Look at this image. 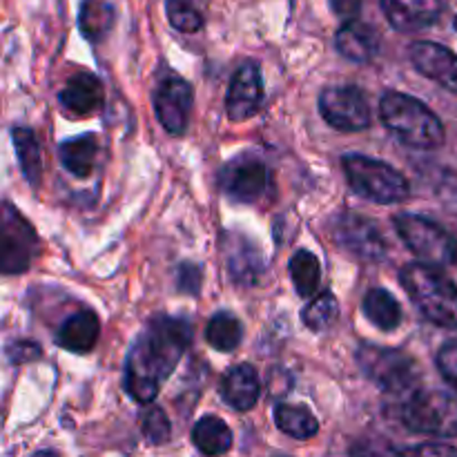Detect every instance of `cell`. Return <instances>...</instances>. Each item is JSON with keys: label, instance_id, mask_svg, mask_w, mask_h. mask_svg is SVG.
<instances>
[{"label": "cell", "instance_id": "obj_2", "mask_svg": "<svg viewBox=\"0 0 457 457\" xmlns=\"http://www.w3.org/2000/svg\"><path fill=\"white\" fill-rule=\"evenodd\" d=\"M379 116L382 123L409 147L437 150L445 145V125L420 98L404 92H386L379 101Z\"/></svg>", "mask_w": 457, "mask_h": 457}, {"label": "cell", "instance_id": "obj_17", "mask_svg": "<svg viewBox=\"0 0 457 457\" xmlns=\"http://www.w3.org/2000/svg\"><path fill=\"white\" fill-rule=\"evenodd\" d=\"M337 43L339 54L348 61L357 62V65H366L373 61L379 52V36L369 22L361 21H348L344 22L342 29L337 31Z\"/></svg>", "mask_w": 457, "mask_h": 457}, {"label": "cell", "instance_id": "obj_24", "mask_svg": "<svg viewBox=\"0 0 457 457\" xmlns=\"http://www.w3.org/2000/svg\"><path fill=\"white\" fill-rule=\"evenodd\" d=\"M361 308H364V315L369 317L370 324L378 326L379 330H386V333L395 330L402 321L400 303H397V299L384 288L369 290Z\"/></svg>", "mask_w": 457, "mask_h": 457}, {"label": "cell", "instance_id": "obj_9", "mask_svg": "<svg viewBox=\"0 0 457 457\" xmlns=\"http://www.w3.org/2000/svg\"><path fill=\"white\" fill-rule=\"evenodd\" d=\"M320 112L339 132H361L370 125V105L353 85H330L320 94Z\"/></svg>", "mask_w": 457, "mask_h": 457}, {"label": "cell", "instance_id": "obj_13", "mask_svg": "<svg viewBox=\"0 0 457 457\" xmlns=\"http://www.w3.org/2000/svg\"><path fill=\"white\" fill-rule=\"evenodd\" d=\"M263 101V79L257 62H244L235 71L228 87L226 112L232 120H248L259 112Z\"/></svg>", "mask_w": 457, "mask_h": 457}, {"label": "cell", "instance_id": "obj_11", "mask_svg": "<svg viewBox=\"0 0 457 457\" xmlns=\"http://www.w3.org/2000/svg\"><path fill=\"white\" fill-rule=\"evenodd\" d=\"M270 172L259 156L241 154L226 165L219 174V187L239 204H254L268 190Z\"/></svg>", "mask_w": 457, "mask_h": 457}, {"label": "cell", "instance_id": "obj_26", "mask_svg": "<svg viewBox=\"0 0 457 457\" xmlns=\"http://www.w3.org/2000/svg\"><path fill=\"white\" fill-rule=\"evenodd\" d=\"M290 277H293L295 290L302 297H312L320 288L321 279V266L320 259L311 253V250H297L290 259Z\"/></svg>", "mask_w": 457, "mask_h": 457}, {"label": "cell", "instance_id": "obj_32", "mask_svg": "<svg viewBox=\"0 0 457 457\" xmlns=\"http://www.w3.org/2000/svg\"><path fill=\"white\" fill-rule=\"evenodd\" d=\"M437 369H440V375L446 379V384L457 391V342H449L440 348Z\"/></svg>", "mask_w": 457, "mask_h": 457}, {"label": "cell", "instance_id": "obj_4", "mask_svg": "<svg viewBox=\"0 0 457 457\" xmlns=\"http://www.w3.org/2000/svg\"><path fill=\"white\" fill-rule=\"evenodd\" d=\"M342 165L348 186L364 199L384 205L402 204L409 199L411 183L393 165L364 154H346L342 159Z\"/></svg>", "mask_w": 457, "mask_h": 457}, {"label": "cell", "instance_id": "obj_12", "mask_svg": "<svg viewBox=\"0 0 457 457\" xmlns=\"http://www.w3.org/2000/svg\"><path fill=\"white\" fill-rule=\"evenodd\" d=\"M192 87L181 76L168 74L156 83L154 112L165 129L174 137H181L187 129L192 114Z\"/></svg>", "mask_w": 457, "mask_h": 457}, {"label": "cell", "instance_id": "obj_22", "mask_svg": "<svg viewBox=\"0 0 457 457\" xmlns=\"http://www.w3.org/2000/svg\"><path fill=\"white\" fill-rule=\"evenodd\" d=\"M192 442L204 455H223L232 449V431L221 418L205 415L192 428Z\"/></svg>", "mask_w": 457, "mask_h": 457}, {"label": "cell", "instance_id": "obj_31", "mask_svg": "<svg viewBox=\"0 0 457 457\" xmlns=\"http://www.w3.org/2000/svg\"><path fill=\"white\" fill-rule=\"evenodd\" d=\"M141 433L152 446L165 445L172 436V428H170L168 415L159 406H147L141 415Z\"/></svg>", "mask_w": 457, "mask_h": 457}, {"label": "cell", "instance_id": "obj_33", "mask_svg": "<svg viewBox=\"0 0 457 457\" xmlns=\"http://www.w3.org/2000/svg\"><path fill=\"white\" fill-rule=\"evenodd\" d=\"M7 355H9V360L13 361V364H22V361L36 360V357L40 355V348H38V344L16 342V344H12V346H9Z\"/></svg>", "mask_w": 457, "mask_h": 457}, {"label": "cell", "instance_id": "obj_36", "mask_svg": "<svg viewBox=\"0 0 457 457\" xmlns=\"http://www.w3.org/2000/svg\"><path fill=\"white\" fill-rule=\"evenodd\" d=\"M404 455H457V449L451 445H420V446H411V449L402 451Z\"/></svg>", "mask_w": 457, "mask_h": 457}, {"label": "cell", "instance_id": "obj_18", "mask_svg": "<svg viewBox=\"0 0 457 457\" xmlns=\"http://www.w3.org/2000/svg\"><path fill=\"white\" fill-rule=\"evenodd\" d=\"M259 393H262V382L257 370L250 364H239L223 375L221 397L235 411L253 409L259 400Z\"/></svg>", "mask_w": 457, "mask_h": 457}, {"label": "cell", "instance_id": "obj_34", "mask_svg": "<svg viewBox=\"0 0 457 457\" xmlns=\"http://www.w3.org/2000/svg\"><path fill=\"white\" fill-rule=\"evenodd\" d=\"M361 3L364 0H330V9L335 12V16L342 18L344 22L355 21L361 12Z\"/></svg>", "mask_w": 457, "mask_h": 457}, {"label": "cell", "instance_id": "obj_30", "mask_svg": "<svg viewBox=\"0 0 457 457\" xmlns=\"http://www.w3.org/2000/svg\"><path fill=\"white\" fill-rule=\"evenodd\" d=\"M165 9H168V21L172 22L174 29L192 34L204 27V16L195 0H165Z\"/></svg>", "mask_w": 457, "mask_h": 457}, {"label": "cell", "instance_id": "obj_15", "mask_svg": "<svg viewBox=\"0 0 457 457\" xmlns=\"http://www.w3.org/2000/svg\"><path fill=\"white\" fill-rule=\"evenodd\" d=\"M397 31H422L442 16V0H379Z\"/></svg>", "mask_w": 457, "mask_h": 457}, {"label": "cell", "instance_id": "obj_20", "mask_svg": "<svg viewBox=\"0 0 457 457\" xmlns=\"http://www.w3.org/2000/svg\"><path fill=\"white\" fill-rule=\"evenodd\" d=\"M58 159L65 165L67 172L74 177H89L94 172V165L98 159V141L94 134H80V137L70 138L58 147Z\"/></svg>", "mask_w": 457, "mask_h": 457}, {"label": "cell", "instance_id": "obj_14", "mask_svg": "<svg viewBox=\"0 0 457 457\" xmlns=\"http://www.w3.org/2000/svg\"><path fill=\"white\" fill-rule=\"evenodd\" d=\"M409 56L420 74L457 94V56L451 49L433 40H418L411 45Z\"/></svg>", "mask_w": 457, "mask_h": 457}, {"label": "cell", "instance_id": "obj_37", "mask_svg": "<svg viewBox=\"0 0 457 457\" xmlns=\"http://www.w3.org/2000/svg\"><path fill=\"white\" fill-rule=\"evenodd\" d=\"M455 29H457V16H455Z\"/></svg>", "mask_w": 457, "mask_h": 457}, {"label": "cell", "instance_id": "obj_27", "mask_svg": "<svg viewBox=\"0 0 457 457\" xmlns=\"http://www.w3.org/2000/svg\"><path fill=\"white\" fill-rule=\"evenodd\" d=\"M244 337V328H241V321L237 320L232 312H217L212 320L208 321V328H205V339L212 348L221 353L235 351L241 344Z\"/></svg>", "mask_w": 457, "mask_h": 457}, {"label": "cell", "instance_id": "obj_25", "mask_svg": "<svg viewBox=\"0 0 457 457\" xmlns=\"http://www.w3.org/2000/svg\"><path fill=\"white\" fill-rule=\"evenodd\" d=\"M275 424L281 433L295 437V440H311L320 431V422L315 415L299 404H277Z\"/></svg>", "mask_w": 457, "mask_h": 457}, {"label": "cell", "instance_id": "obj_10", "mask_svg": "<svg viewBox=\"0 0 457 457\" xmlns=\"http://www.w3.org/2000/svg\"><path fill=\"white\" fill-rule=\"evenodd\" d=\"M38 248V235L12 204L3 205V262L4 275H18L31 266Z\"/></svg>", "mask_w": 457, "mask_h": 457}, {"label": "cell", "instance_id": "obj_35", "mask_svg": "<svg viewBox=\"0 0 457 457\" xmlns=\"http://www.w3.org/2000/svg\"><path fill=\"white\" fill-rule=\"evenodd\" d=\"M179 277H181V281H179V288L186 290V293H190V295L199 293V284H201L199 268L186 263V266H181V270H179Z\"/></svg>", "mask_w": 457, "mask_h": 457}, {"label": "cell", "instance_id": "obj_8", "mask_svg": "<svg viewBox=\"0 0 457 457\" xmlns=\"http://www.w3.org/2000/svg\"><path fill=\"white\" fill-rule=\"evenodd\" d=\"M330 235L339 248L366 263H379L386 259L388 245L378 223L357 212H339L330 219Z\"/></svg>", "mask_w": 457, "mask_h": 457}, {"label": "cell", "instance_id": "obj_6", "mask_svg": "<svg viewBox=\"0 0 457 457\" xmlns=\"http://www.w3.org/2000/svg\"><path fill=\"white\" fill-rule=\"evenodd\" d=\"M397 235L422 263L446 268L457 263V241L445 228L420 214H397L393 219Z\"/></svg>", "mask_w": 457, "mask_h": 457}, {"label": "cell", "instance_id": "obj_16", "mask_svg": "<svg viewBox=\"0 0 457 457\" xmlns=\"http://www.w3.org/2000/svg\"><path fill=\"white\" fill-rule=\"evenodd\" d=\"M103 98H105V92H103L101 80L87 71L71 76L65 87L58 92L61 105L74 116H89L103 105Z\"/></svg>", "mask_w": 457, "mask_h": 457}, {"label": "cell", "instance_id": "obj_3", "mask_svg": "<svg viewBox=\"0 0 457 457\" xmlns=\"http://www.w3.org/2000/svg\"><path fill=\"white\" fill-rule=\"evenodd\" d=\"M402 288L418 311L442 328H457V286L437 266L409 263L400 272Z\"/></svg>", "mask_w": 457, "mask_h": 457}, {"label": "cell", "instance_id": "obj_23", "mask_svg": "<svg viewBox=\"0 0 457 457\" xmlns=\"http://www.w3.org/2000/svg\"><path fill=\"white\" fill-rule=\"evenodd\" d=\"M13 145L18 152V163H21L22 177L31 187L40 186L43 179V156H40V145L36 134L29 128H13L12 129Z\"/></svg>", "mask_w": 457, "mask_h": 457}, {"label": "cell", "instance_id": "obj_29", "mask_svg": "<svg viewBox=\"0 0 457 457\" xmlns=\"http://www.w3.org/2000/svg\"><path fill=\"white\" fill-rule=\"evenodd\" d=\"M112 21H114V9L107 3H103V0H85L83 7H80L79 22L85 38H103L112 27Z\"/></svg>", "mask_w": 457, "mask_h": 457}, {"label": "cell", "instance_id": "obj_5", "mask_svg": "<svg viewBox=\"0 0 457 457\" xmlns=\"http://www.w3.org/2000/svg\"><path fill=\"white\" fill-rule=\"evenodd\" d=\"M402 422L420 436L455 437L457 436V400L442 391L411 393L402 404Z\"/></svg>", "mask_w": 457, "mask_h": 457}, {"label": "cell", "instance_id": "obj_1", "mask_svg": "<svg viewBox=\"0 0 457 457\" xmlns=\"http://www.w3.org/2000/svg\"><path fill=\"white\" fill-rule=\"evenodd\" d=\"M192 326L183 317L159 315L147 321L125 361V391L138 404H150L190 346Z\"/></svg>", "mask_w": 457, "mask_h": 457}, {"label": "cell", "instance_id": "obj_28", "mask_svg": "<svg viewBox=\"0 0 457 457\" xmlns=\"http://www.w3.org/2000/svg\"><path fill=\"white\" fill-rule=\"evenodd\" d=\"M339 317V302L330 290H324L317 295L311 303L302 311V321L312 330V333H321V330L330 328Z\"/></svg>", "mask_w": 457, "mask_h": 457}, {"label": "cell", "instance_id": "obj_7", "mask_svg": "<svg viewBox=\"0 0 457 457\" xmlns=\"http://www.w3.org/2000/svg\"><path fill=\"white\" fill-rule=\"evenodd\" d=\"M357 364L370 382H375L382 391L393 393V395L411 391L420 378L413 357L397 351V348L364 344L357 351Z\"/></svg>", "mask_w": 457, "mask_h": 457}, {"label": "cell", "instance_id": "obj_19", "mask_svg": "<svg viewBox=\"0 0 457 457\" xmlns=\"http://www.w3.org/2000/svg\"><path fill=\"white\" fill-rule=\"evenodd\" d=\"M101 324L92 311L79 312V315L67 317L65 324L58 328L56 342L70 353H89L98 342Z\"/></svg>", "mask_w": 457, "mask_h": 457}, {"label": "cell", "instance_id": "obj_21", "mask_svg": "<svg viewBox=\"0 0 457 457\" xmlns=\"http://www.w3.org/2000/svg\"><path fill=\"white\" fill-rule=\"evenodd\" d=\"M226 254H228V270L235 277V281L239 284H254L257 277L262 275L263 262L259 250L250 244L248 239H241V237H232L230 244H226Z\"/></svg>", "mask_w": 457, "mask_h": 457}]
</instances>
